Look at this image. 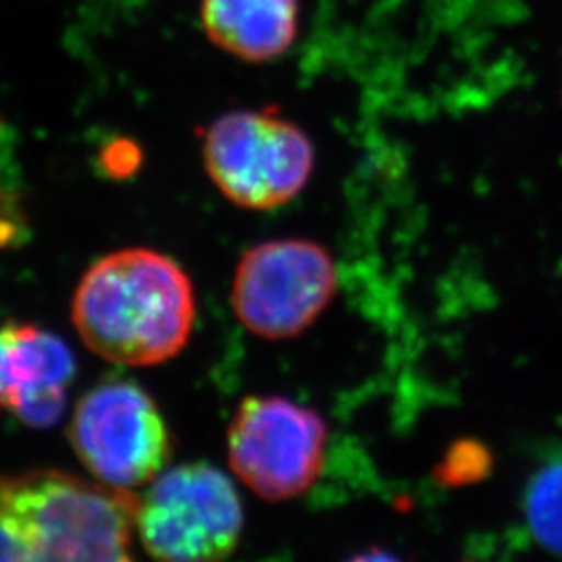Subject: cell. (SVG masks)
<instances>
[{"instance_id":"1","label":"cell","mask_w":562,"mask_h":562,"mask_svg":"<svg viewBox=\"0 0 562 562\" xmlns=\"http://www.w3.org/2000/svg\"><path fill=\"white\" fill-rule=\"evenodd\" d=\"M81 341L104 361L150 367L178 357L196 322L180 262L153 248H121L92 262L71 302Z\"/></svg>"},{"instance_id":"2","label":"cell","mask_w":562,"mask_h":562,"mask_svg":"<svg viewBox=\"0 0 562 562\" xmlns=\"http://www.w3.org/2000/svg\"><path fill=\"white\" fill-rule=\"evenodd\" d=\"M136 496L55 469L0 477V562H136Z\"/></svg>"},{"instance_id":"3","label":"cell","mask_w":562,"mask_h":562,"mask_svg":"<svg viewBox=\"0 0 562 562\" xmlns=\"http://www.w3.org/2000/svg\"><path fill=\"white\" fill-rule=\"evenodd\" d=\"M134 529L155 562H222L244 531L234 482L209 462L165 469L136 496Z\"/></svg>"},{"instance_id":"4","label":"cell","mask_w":562,"mask_h":562,"mask_svg":"<svg viewBox=\"0 0 562 562\" xmlns=\"http://www.w3.org/2000/svg\"><path fill=\"white\" fill-rule=\"evenodd\" d=\"M202 159L227 201L248 211H273L306 188L315 169V146L280 113L240 109L209 125Z\"/></svg>"},{"instance_id":"5","label":"cell","mask_w":562,"mask_h":562,"mask_svg":"<svg viewBox=\"0 0 562 562\" xmlns=\"http://www.w3.org/2000/svg\"><path fill=\"white\" fill-rule=\"evenodd\" d=\"M67 436L86 471L123 492L153 482L173 452L159 404L123 378H106L81 396Z\"/></svg>"},{"instance_id":"6","label":"cell","mask_w":562,"mask_h":562,"mask_svg":"<svg viewBox=\"0 0 562 562\" xmlns=\"http://www.w3.org/2000/svg\"><path fill=\"white\" fill-rule=\"evenodd\" d=\"M338 290L336 262L319 241L267 240L241 255L232 306L241 325L265 340H290L323 315Z\"/></svg>"},{"instance_id":"7","label":"cell","mask_w":562,"mask_h":562,"mask_svg":"<svg viewBox=\"0 0 562 562\" xmlns=\"http://www.w3.org/2000/svg\"><path fill=\"white\" fill-rule=\"evenodd\" d=\"M327 423L304 404L281 396H248L227 431L234 475L271 503L302 496L322 473Z\"/></svg>"},{"instance_id":"8","label":"cell","mask_w":562,"mask_h":562,"mask_svg":"<svg viewBox=\"0 0 562 562\" xmlns=\"http://www.w3.org/2000/svg\"><path fill=\"white\" fill-rule=\"evenodd\" d=\"M74 378L76 357L57 334L34 323L0 327V408L23 425H57Z\"/></svg>"},{"instance_id":"9","label":"cell","mask_w":562,"mask_h":562,"mask_svg":"<svg viewBox=\"0 0 562 562\" xmlns=\"http://www.w3.org/2000/svg\"><path fill=\"white\" fill-rule=\"evenodd\" d=\"M299 0H201L209 41L246 63L285 55L299 34Z\"/></svg>"},{"instance_id":"10","label":"cell","mask_w":562,"mask_h":562,"mask_svg":"<svg viewBox=\"0 0 562 562\" xmlns=\"http://www.w3.org/2000/svg\"><path fill=\"white\" fill-rule=\"evenodd\" d=\"M525 517L533 538L562 557V459L546 462L525 492Z\"/></svg>"},{"instance_id":"11","label":"cell","mask_w":562,"mask_h":562,"mask_svg":"<svg viewBox=\"0 0 562 562\" xmlns=\"http://www.w3.org/2000/svg\"><path fill=\"white\" fill-rule=\"evenodd\" d=\"M142 155L136 144L117 140L101 153V165L111 178H127L140 167Z\"/></svg>"},{"instance_id":"12","label":"cell","mask_w":562,"mask_h":562,"mask_svg":"<svg viewBox=\"0 0 562 562\" xmlns=\"http://www.w3.org/2000/svg\"><path fill=\"white\" fill-rule=\"evenodd\" d=\"M344 562H402L398 557H394V554H390V552H385V550H380V548H371V550H364L361 554H355V557H350L348 561Z\"/></svg>"}]
</instances>
